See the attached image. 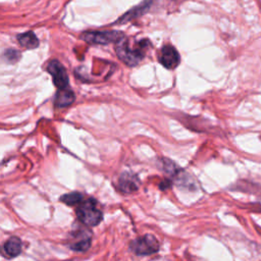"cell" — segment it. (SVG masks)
<instances>
[{
  "label": "cell",
  "mask_w": 261,
  "mask_h": 261,
  "mask_svg": "<svg viewBox=\"0 0 261 261\" xmlns=\"http://www.w3.org/2000/svg\"><path fill=\"white\" fill-rule=\"evenodd\" d=\"M158 249L159 243L152 234L143 236L130 243V250L137 255H150L156 253Z\"/></svg>",
  "instance_id": "277c9868"
},
{
  "label": "cell",
  "mask_w": 261,
  "mask_h": 261,
  "mask_svg": "<svg viewBox=\"0 0 261 261\" xmlns=\"http://www.w3.org/2000/svg\"><path fill=\"white\" fill-rule=\"evenodd\" d=\"M151 2L149 0H145L143 3H141L139 6L133 8L132 10L127 11L121 18H119V23L121 22H125V21H128L130 20V18H134V17H137V16H140L142 13H144L148 7L150 6Z\"/></svg>",
  "instance_id": "7c38bea8"
},
{
  "label": "cell",
  "mask_w": 261,
  "mask_h": 261,
  "mask_svg": "<svg viewBox=\"0 0 261 261\" xmlns=\"http://www.w3.org/2000/svg\"><path fill=\"white\" fill-rule=\"evenodd\" d=\"M123 38V34L117 31L85 32L81 35L82 40L93 45H107L110 43L116 44Z\"/></svg>",
  "instance_id": "3957f363"
},
{
  "label": "cell",
  "mask_w": 261,
  "mask_h": 261,
  "mask_svg": "<svg viewBox=\"0 0 261 261\" xmlns=\"http://www.w3.org/2000/svg\"><path fill=\"white\" fill-rule=\"evenodd\" d=\"M179 54L172 45H164L159 54V62L168 69H174L179 64Z\"/></svg>",
  "instance_id": "8992f818"
},
{
  "label": "cell",
  "mask_w": 261,
  "mask_h": 261,
  "mask_svg": "<svg viewBox=\"0 0 261 261\" xmlns=\"http://www.w3.org/2000/svg\"><path fill=\"white\" fill-rule=\"evenodd\" d=\"M76 216L88 226L98 225L103 218L102 212L98 209L97 202L94 199H88L79 204L76 208Z\"/></svg>",
  "instance_id": "7a4b0ae2"
},
{
  "label": "cell",
  "mask_w": 261,
  "mask_h": 261,
  "mask_svg": "<svg viewBox=\"0 0 261 261\" xmlns=\"http://www.w3.org/2000/svg\"><path fill=\"white\" fill-rule=\"evenodd\" d=\"M60 200L62 202H64L65 204L72 206V205H76V204H81L82 200H83V195L79 192H72V193H68L63 195Z\"/></svg>",
  "instance_id": "4fadbf2b"
},
{
  "label": "cell",
  "mask_w": 261,
  "mask_h": 261,
  "mask_svg": "<svg viewBox=\"0 0 261 261\" xmlns=\"http://www.w3.org/2000/svg\"><path fill=\"white\" fill-rule=\"evenodd\" d=\"M3 251H4V254L9 258L16 257L21 252V242H20V240L17 237L9 238L4 243Z\"/></svg>",
  "instance_id": "30bf717a"
},
{
  "label": "cell",
  "mask_w": 261,
  "mask_h": 261,
  "mask_svg": "<svg viewBox=\"0 0 261 261\" xmlns=\"http://www.w3.org/2000/svg\"><path fill=\"white\" fill-rule=\"evenodd\" d=\"M17 42L20 46L27 49H34L39 46V39L33 32H27L17 36Z\"/></svg>",
  "instance_id": "8fae6325"
},
{
  "label": "cell",
  "mask_w": 261,
  "mask_h": 261,
  "mask_svg": "<svg viewBox=\"0 0 261 261\" xmlns=\"http://www.w3.org/2000/svg\"><path fill=\"white\" fill-rule=\"evenodd\" d=\"M74 99H75L74 93L68 88L64 90H58V92L55 95L54 104L58 108H64L72 104Z\"/></svg>",
  "instance_id": "9c48e42d"
},
{
  "label": "cell",
  "mask_w": 261,
  "mask_h": 261,
  "mask_svg": "<svg viewBox=\"0 0 261 261\" xmlns=\"http://www.w3.org/2000/svg\"><path fill=\"white\" fill-rule=\"evenodd\" d=\"M3 57L5 58V60L9 63H15L19 58H20V53L19 51L15 50V49H6L3 53Z\"/></svg>",
  "instance_id": "5bb4252c"
},
{
  "label": "cell",
  "mask_w": 261,
  "mask_h": 261,
  "mask_svg": "<svg viewBox=\"0 0 261 261\" xmlns=\"http://www.w3.org/2000/svg\"><path fill=\"white\" fill-rule=\"evenodd\" d=\"M73 239L75 241L71 243V249L79 252H84L89 249L91 245V232L88 230H80L73 233Z\"/></svg>",
  "instance_id": "52a82bcc"
},
{
  "label": "cell",
  "mask_w": 261,
  "mask_h": 261,
  "mask_svg": "<svg viewBox=\"0 0 261 261\" xmlns=\"http://www.w3.org/2000/svg\"><path fill=\"white\" fill-rule=\"evenodd\" d=\"M47 71L52 75L53 83L58 90L68 88V75L66 69L58 60L50 61L47 65Z\"/></svg>",
  "instance_id": "5b68a950"
},
{
  "label": "cell",
  "mask_w": 261,
  "mask_h": 261,
  "mask_svg": "<svg viewBox=\"0 0 261 261\" xmlns=\"http://www.w3.org/2000/svg\"><path fill=\"white\" fill-rule=\"evenodd\" d=\"M150 45L148 40H143L139 43V46L133 48L129 46L128 41L123 38L115 46V52L120 60H122L128 66L137 65L144 57L146 48Z\"/></svg>",
  "instance_id": "6da1fadb"
},
{
  "label": "cell",
  "mask_w": 261,
  "mask_h": 261,
  "mask_svg": "<svg viewBox=\"0 0 261 261\" xmlns=\"http://www.w3.org/2000/svg\"><path fill=\"white\" fill-rule=\"evenodd\" d=\"M169 186H170V181H168V180H165V181L161 182V185H160V188H161V190H165V189L169 188Z\"/></svg>",
  "instance_id": "9a60e30c"
},
{
  "label": "cell",
  "mask_w": 261,
  "mask_h": 261,
  "mask_svg": "<svg viewBox=\"0 0 261 261\" xmlns=\"http://www.w3.org/2000/svg\"><path fill=\"white\" fill-rule=\"evenodd\" d=\"M118 185L122 192L133 193L139 188V179L135 174L130 172H124L120 175Z\"/></svg>",
  "instance_id": "ba28073f"
}]
</instances>
